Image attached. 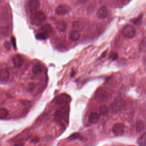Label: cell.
<instances>
[{
	"label": "cell",
	"instance_id": "f546056e",
	"mask_svg": "<svg viewBox=\"0 0 146 146\" xmlns=\"http://www.w3.org/2000/svg\"><path fill=\"white\" fill-rule=\"evenodd\" d=\"M24 144L23 143H18L16 144H15L14 146H23Z\"/></svg>",
	"mask_w": 146,
	"mask_h": 146
},
{
	"label": "cell",
	"instance_id": "3957f363",
	"mask_svg": "<svg viewBox=\"0 0 146 146\" xmlns=\"http://www.w3.org/2000/svg\"><path fill=\"white\" fill-rule=\"evenodd\" d=\"M122 34L127 38H132L135 35V29L131 25H127L123 29Z\"/></svg>",
	"mask_w": 146,
	"mask_h": 146
},
{
	"label": "cell",
	"instance_id": "484cf974",
	"mask_svg": "<svg viewBox=\"0 0 146 146\" xmlns=\"http://www.w3.org/2000/svg\"><path fill=\"white\" fill-rule=\"evenodd\" d=\"M11 44L13 46V47L15 49L16 48V40L15 37L12 36L11 38Z\"/></svg>",
	"mask_w": 146,
	"mask_h": 146
},
{
	"label": "cell",
	"instance_id": "ffe728a7",
	"mask_svg": "<svg viewBox=\"0 0 146 146\" xmlns=\"http://www.w3.org/2000/svg\"><path fill=\"white\" fill-rule=\"evenodd\" d=\"M109 111V109L106 106H102L100 107V115L104 116L106 115H107Z\"/></svg>",
	"mask_w": 146,
	"mask_h": 146
},
{
	"label": "cell",
	"instance_id": "5b68a950",
	"mask_svg": "<svg viewBox=\"0 0 146 146\" xmlns=\"http://www.w3.org/2000/svg\"><path fill=\"white\" fill-rule=\"evenodd\" d=\"M110 11L105 6H102L98 10L96 15L99 18L105 19L108 17Z\"/></svg>",
	"mask_w": 146,
	"mask_h": 146
},
{
	"label": "cell",
	"instance_id": "cb8c5ba5",
	"mask_svg": "<svg viewBox=\"0 0 146 146\" xmlns=\"http://www.w3.org/2000/svg\"><path fill=\"white\" fill-rule=\"evenodd\" d=\"M145 39L144 38L140 44L139 50L140 51H143L145 50Z\"/></svg>",
	"mask_w": 146,
	"mask_h": 146
},
{
	"label": "cell",
	"instance_id": "ba28073f",
	"mask_svg": "<svg viewBox=\"0 0 146 146\" xmlns=\"http://www.w3.org/2000/svg\"><path fill=\"white\" fill-rule=\"evenodd\" d=\"M13 62L15 67H20L23 64V59L20 55H15L13 57Z\"/></svg>",
	"mask_w": 146,
	"mask_h": 146
},
{
	"label": "cell",
	"instance_id": "8fae6325",
	"mask_svg": "<svg viewBox=\"0 0 146 146\" xmlns=\"http://www.w3.org/2000/svg\"><path fill=\"white\" fill-rule=\"evenodd\" d=\"M56 28L59 32L63 33L65 32L67 29V25L63 21H58L56 23Z\"/></svg>",
	"mask_w": 146,
	"mask_h": 146
},
{
	"label": "cell",
	"instance_id": "7402d4cb",
	"mask_svg": "<svg viewBox=\"0 0 146 146\" xmlns=\"http://www.w3.org/2000/svg\"><path fill=\"white\" fill-rule=\"evenodd\" d=\"M142 18H143V15H140V17H139L138 18L133 19V20H132V22H133V23L135 25H140L142 22Z\"/></svg>",
	"mask_w": 146,
	"mask_h": 146
},
{
	"label": "cell",
	"instance_id": "9c48e42d",
	"mask_svg": "<svg viewBox=\"0 0 146 146\" xmlns=\"http://www.w3.org/2000/svg\"><path fill=\"white\" fill-rule=\"evenodd\" d=\"M96 96L99 100H103L106 99L108 96L107 92L105 90L103 89H99L96 93Z\"/></svg>",
	"mask_w": 146,
	"mask_h": 146
},
{
	"label": "cell",
	"instance_id": "7a4b0ae2",
	"mask_svg": "<svg viewBox=\"0 0 146 146\" xmlns=\"http://www.w3.org/2000/svg\"><path fill=\"white\" fill-rule=\"evenodd\" d=\"M125 106V101L121 99L118 98L116 99L111 104V109L113 112H118L120 111Z\"/></svg>",
	"mask_w": 146,
	"mask_h": 146
},
{
	"label": "cell",
	"instance_id": "f1b7e54d",
	"mask_svg": "<svg viewBox=\"0 0 146 146\" xmlns=\"http://www.w3.org/2000/svg\"><path fill=\"white\" fill-rule=\"evenodd\" d=\"M34 84H30L29 85V89L30 90H33V88H34Z\"/></svg>",
	"mask_w": 146,
	"mask_h": 146
},
{
	"label": "cell",
	"instance_id": "8992f818",
	"mask_svg": "<svg viewBox=\"0 0 146 146\" xmlns=\"http://www.w3.org/2000/svg\"><path fill=\"white\" fill-rule=\"evenodd\" d=\"M56 13L59 15H64L70 11L69 6L65 5H60L56 9Z\"/></svg>",
	"mask_w": 146,
	"mask_h": 146
},
{
	"label": "cell",
	"instance_id": "d6986e66",
	"mask_svg": "<svg viewBox=\"0 0 146 146\" xmlns=\"http://www.w3.org/2000/svg\"><path fill=\"white\" fill-rule=\"evenodd\" d=\"M68 139L70 140H76V139L82 140L83 136L79 133H74L68 137Z\"/></svg>",
	"mask_w": 146,
	"mask_h": 146
},
{
	"label": "cell",
	"instance_id": "52a82bcc",
	"mask_svg": "<svg viewBox=\"0 0 146 146\" xmlns=\"http://www.w3.org/2000/svg\"><path fill=\"white\" fill-rule=\"evenodd\" d=\"M70 100V98L68 95L66 94H62L59 95L55 99V102L58 104H63L68 103Z\"/></svg>",
	"mask_w": 146,
	"mask_h": 146
},
{
	"label": "cell",
	"instance_id": "4fadbf2b",
	"mask_svg": "<svg viewBox=\"0 0 146 146\" xmlns=\"http://www.w3.org/2000/svg\"><path fill=\"white\" fill-rule=\"evenodd\" d=\"M99 117H100V116H99V115L98 113H96V112H92V113H91L90 114V115L88 116L89 121L91 123H92V124L96 123L99 120Z\"/></svg>",
	"mask_w": 146,
	"mask_h": 146
},
{
	"label": "cell",
	"instance_id": "6da1fadb",
	"mask_svg": "<svg viewBox=\"0 0 146 146\" xmlns=\"http://www.w3.org/2000/svg\"><path fill=\"white\" fill-rule=\"evenodd\" d=\"M46 15L43 11H35L31 15V23L35 25H39L46 21Z\"/></svg>",
	"mask_w": 146,
	"mask_h": 146
},
{
	"label": "cell",
	"instance_id": "603a6c76",
	"mask_svg": "<svg viewBox=\"0 0 146 146\" xmlns=\"http://www.w3.org/2000/svg\"><path fill=\"white\" fill-rule=\"evenodd\" d=\"M48 36L47 35L43 33H38L36 35V38L38 39H40V40H45L47 38Z\"/></svg>",
	"mask_w": 146,
	"mask_h": 146
},
{
	"label": "cell",
	"instance_id": "4dcf8cb0",
	"mask_svg": "<svg viewBox=\"0 0 146 146\" xmlns=\"http://www.w3.org/2000/svg\"><path fill=\"white\" fill-rule=\"evenodd\" d=\"M21 102L22 103V104H23V105H27V104L29 103V102L26 101V100H21Z\"/></svg>",
	"mask_w": 146,
	"mask_h": 146
},
{
	"label": "cell",
	"instance_id": "5bb4252c",
	"mask_svg": "<svg viewBox=\"0 0 146 146\" xmlns=\"http://www.w3.org/2000/svg\"><path fill=\"white\" fill-rule=\"evenodd\" d=\"M80 38V34L77 30L72 31L69 35V38L72 41H76Z\"/></svg>",
	"mask_w": 146,
	"mask_h": 146
},
{
	"label": "cell",
	"instance_id": "30bf717a",
	"mask_svg": "<svg viewBox=\"0 0 146 146\" xmlns=\"http://www.w3.org/2000/svg\"><path fill=\"white\" fill-rule=\"evenodd\" d=\"M40 6V2L39 0H30L29 1V7L32 11L36 10Z\"/></svg>",
	"mask_w": 146,
	"mask_h": 146
},
{
	"label": "cell",
	"instance_id": "d4e9b609",
	"mask_svg": "<svg viewBox=\"0 0 146 146\" xmlns=\"http://www.w3.org/2000/svg\"><path fill=\"white\" fill-rule=\"evenodd\" d=\"M110 58L112 60H115L117 58V54L116 52H112L110 55Z\"/></svg>",
	"mask_w": 146,
	"mask_h": 146
},
{
	"label": "cell",
	"instance_id": "ac0fdd59",
	"mask_svg": "<svg viewBox=\"0 0 146 146\" xmlns=\"http://www.w3.org/2000/svg\"><path fill=\"white\" fill-rule=\"evenodd\" d=\"M42 71H43V67L42 65H40L39 64L34 65V66L33 67V69H32L33 72L35 75L41 73L42 72Z\"/></svg>",
	"mask_w": 146,
	"mask_h": 146
},
{
	"label": "cell",
	"instance_id": "4316f807",
	"mask_svg": "<svg viewBox=\"0 0 146 146\" xmlns=\"http://www.w3.org/2000/svg\"><path fill=\"white\" fill-rule=\"evenodd\" d=\"M4 46H5V48H6L7 50H10V47H11V45H10V43L9 42H7V41L5 42L4 43Z\"/></svg>",
	"mask_w": 146,
	"mask_h": 146
},
{
	"label": "cell",
	"instance_id": "e0dca14e",
	"mask_svg": "<svg viewBox=\"0 0 146 146\" xmlns=\"http://www.w3.org/2000/svg\"><path fill=\"white\" fill-rule=\"evenodd\" d=\"M41 30H42V33L46 35H48V34L51 33L52 31V28L50 25L46 24L42 27Z\"/></svg>",
	"mask_w": 146,
	"mask_h": 146
},
{
	"label": "cell",
	"instance_id": "7c38bea8",
	"mask_svg": "<svg viewBox=\"0 0 146 146\" xmlns=\"http://www.w3.org/2000/svg\"><path fill=\"white\" fill-rule=\"evenodd\" d=\"M10 75L9 71L7 68H4L0 70V80H7Z\"/></svg>",
	"mask_w": 146,
	"mask_h": 146
},
{
	"label": "cell",
	"instance_id": "44dd1931",
	"mask_svg": "<svg viewBox=\"0 0 146 146\" xmlns=\"http://www.w3.org/2000/svg\"><path fill=\"white\" fill-rule=\"evenodd\" d=\"M8 115V111L5 108H2L0 109V119L5 118Z\"/></svg>",
	"mask_w": 146,
	"mask_h": 146
},
{
	"label": "cell",
	"instance_id": "83f0119b",
	"mask_svg": "<svg viewBox=\"0 0 146 146\" xmlns=\"http://www.w3.org/2000/svg\"><path fill=\"white\" fill-rule=\"evenodd\" d=\"M39 141V137H37V136L34 137L31 140V142H32V143H38Z\"/></svg>",
	"mask_w": 146,
	"mask_h": 146
},
{
	"label": "cell",
	"instance_id": "d6a6232c",
	"mask_svg": "<svg viewBox=\"0 0 146 146\" xmlns=\"http://www.w3.org/2000/svg\"><path fill=\"white\" fill-rule=\"evenodd\" d=\"M74 71L72 70V72H71V76H74Z\"/></svg>",
	"mask_w": 146,
	"mask_h": 146
},
{
	"label": "cell",
	"instance_id": "2e32d148",
	"mask_svg": "<svg viewBox=\"0 0 146 146\" xmlns=\"http://www.w3.org/2000/svg\"><path fill=\"white\" fill-rule=\"evenodd\" d=\"M137 143L139 146H145L146 145V133L144 132L138 139Z\"/></svg>",
	"mask_w": 146,
	"mask_h": 146
},
{
	"label": "cell",
	"instance_id": "1f68e13d",
	"mask_svg": "<svg viewBox=\"0 0 146 146\" xmlns=\"http://www.w3.org/2000/svg\"><path fill=\"white\" fill-rule=\"evenodd\" d=\"M79 2H80V3H84V2H86V1H87L88 0H78Z\"/></svg>",
	"mask_w": 146,
	"mask_h": 146
},
{
	"label": "cell",
	"instance_id": "9a60e30c",
	"mask_svg": "<svg viewBox=\"0 0 146 146\" xmlns=\"http://www.w3.org/2000/svg\"><path fill=\"white\" fill-rule=\"evenodd\" d=\"M135 129L137 132H141L145 129V124L141 120H138L135 123Z\"/></svg>",
	"mask_w": 146,
	"mask_h": 146
},
{
	"label": "cell",
	"instance_id": "277c9868",
	"mask_svg": "<svg viewBox=\"0 0 146 146\" xmlns=\"http://www.w3.org/2000/svg\"><path fill=\"white\" fill-rule=\"evenodd\" d=\"M112 132L115 136H121L124 132V125L123 123H116L112 127Z\"/></svg>",
	"mask_w": 146,
	"mask_h": 146
}]
</instances>
